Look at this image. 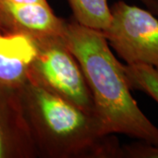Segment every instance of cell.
I'll return each mask as SVG.
<instances>
[{"instance_id": "cell-1", "label": "cell", "mask_w": 158, "mask_h": 158, "mask_svg": "<svg viewBox=\"0 0 158 158\" xmlns=\"http://www.w3.org/2000/svg\"><path fill=\"white\" fill-rule=\"evenodd\" d=\"M77 59L92 97L94 115L106 135H124L158 145V127L132 96L123 64L101 31L67 20L64 35Z\"/></svg>"}, {"instance_id": "cell-11", "label": "cell", "mask_w": 158, "mask_h": 158, "mask_svg": "<svg viewBox=\"0 0 158 158\" xmlns=\"http://www.w3.org/2000/svg\"><path fill=\"white\" fill-rule=\"evenodd\" d=\"M145 8L158 19V0H139Z\"/></svg>"}, {"instance_id": "cell-9", "label": "cell", "mask_w": 158, "mask_h": 158, "mask_svg": "<svg viewBox=\"0 0 158 158\" xmlns=\"http://www.w3.org/2000/svg\"><path fill=\"white\" fill-rule=\"evenodd\" d=\"M123 69L131 90L147 94L158 104V70L144 64H123Z\"/></svg>"}, {"instance_id": "cell-7", "label": "cell", "mask_w": 158, "mask_h": 158, "mask_svg": "<svg viewBox=\"0 0 158 158\" xmlns=\"http://www.w3.org/2000/svg\"><path fill=\"white\" fill-rule=\"evenodd\" d=\"M37 53L36 39L0 30V86L18 91L26 85Z\"/></svg>"}, {"instance_id": "cell-4", "label": "cell", "mask_w": 158, "mask_h": 158, "mask_svg": "<svg viewBox=\"0 0 158 158\" xmlns=\"http://www.w3.org/2000/svg\"><path fill=\"white\" fill-rule=\"evenodd\" d=\"M112 20L101 31L110 48L127 65L158 70V19L148 9L119 0L111 6Z\"/></svg>"}, {"instance_id": "cell-2", "label": "cell", "mask_w": 158, "mask_h": 158, "mask_svg": "<svg viewBox=\"0 0 158 158\" xmlns=\"http://www.w3.org/2000/svg\"><path fill=\"white\" fill-rule=\"evenodd\" d=\"M17 92L37 157L120 158L118 139L93 114L31 81Z\"/></svg>"}, {"instance_id": "cell-3", "label": "cell", "mask_w": 158, "mask_h": 158, "mask_svg": "<svg viewBox=\"0 0 158 158\" xmlns=\"http://www.w3.org/2000/svg\"><path fill=\"white\" fill-rule=\"evenodd\" d=\"M37 41L38 53L30 69L29 81L94 115L85 74L64 37Z\"/></svg>"}, {"instance_id": "cell-10", "label": "cell", "mask_w": 158, "mask_h": 158, "mask_svg": "<svg viewBox=\"0 0 158 158\" xmlns=\"http://www.w3.org/2000/svg\"><path fill=\"white\" fill-rule=\"evenodd\" d=\"M121 158H158V145L144 141L123 145L120 149Z\"/></svg>"}, {"instance_id": "cell-5", "label": "cell", "mask_w": 158, "mask_h": 158, "mask_svg": "<svg viewBox=\"0 0 158 158\" xmlns=\"http://www.w3.org/2000/svg\"><path fill=\"white\" fill-rule=\"evenodd\" d=\"M67 20L49 4H18L0 0V30L20 33L36 40L64 37Z\"/></svg>"}, {"instance_id": "cell-12", "label": "cell", "mask_w": 158, "mask_h": 158, "mask_svg": "<svg viewBox=\"0 0 158 158\" xmlns=\"http://www.w3.org/2000/svg\"><path fill=\"white\" fill-rule=\"evenodd\" d=\"M18 4H48V0H8Z\"/></svg>"}, {"instance_id": "cell-6", "label": "cell", "mask_w": 158, "mask_h": 158, "mask_svg": "<svg viewBox=\"0 0 158 158\" xmlns=\"http://www.w3.org/2000/svg\"><path fill=\"white\" fill-rule=\"evenodd\" d=\"M37 153L17 91L0 86V158H34Z\"/></svg>"}, {"instance_id": "cell-8", "label": "cell", "mask_w": 158, "mask_h": 158, "mask_svg": "<svg viewBox=\"0 0 158 158\" xmlns=\"http://www.w3.org/2000/svg\"><path fill=\"white\" fill-rule=\"evenodd\" d=\"M109 0H68L72 19L80 25L103 31L112 20Z\"/></svg>"}]
</instances>
